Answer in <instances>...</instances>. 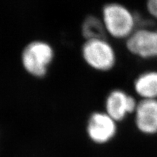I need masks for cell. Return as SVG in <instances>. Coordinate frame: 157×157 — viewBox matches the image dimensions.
I'll use <instances>...</instances> for the list:
<instances>
[{
    "mask_svg": "<svg viewBox=\"0 0 157 157\" xmlns=\"http://www.w3.org/2000/svg\"><path fill=\"white\" fill-rule=\"evenodd\" d=\"M55 58L52 45L42 40H34L25 46L21 52V64L29 75L44 77Z\"/></svg>",
    "mask_w": 157,
    "mask_h": 157,
    "instance_id": "2",
    "label": "cell"
},
{
    "mask_svg": "<svg viewBox=\"0 0 157 157\" xmlns=\"http://www.w3.org/2000/svg\"><path fill=\"white\" fill-rule=\"evenodd\" d=\"M101 17L107 36L116 40L125 41L139 27L138 16L127 6L116 2L103 6Z\"/></svg>",
    "mask_w": 157,
    "mask_h": 157,
    "instance_id": "1",
    "label": "cell"
},
{
    "mask_svg": "<svg viewBox=\"0 0 157 157\" xmlns=\"http://www.w3.org/2000/svg\"><path fill=\"white\" fill-rule=\"evenodd\" d=\"M146 9L150 17L157 21V0H146Z\"/></svg>",
    "mask_w": 157,
    "mask_h": 157,
    "instance_id": "10",
    "label": "cell"
},
{
    "mask_svg": "<svg viewBox=\"0 0 157 157\" xmlns=\"http://www.w3.org/2000/svg\"><path fill=\"white\" fill-rule=\"evenodd\" d=\"M124 44L127 52L137 58L157 59V29L139 26L124 41Z\"/></svg>",
    "mask_w": 157,
    "mask_h": 157,
    "instance_id": "4",
    "label": "cell"
},
{
    "mask_svg": "<svg viewBox=\"0 0 157 157\" xmlns=\"http://www.w3.org/2000/svg\"><path fill=\"white\" fill-rule=\"evenodd\" d=\"M82 56L90 68L103 73L111 71L117 63V51L106 38L86 40L82 47Z\"/></svg>",
    "mask_w": 157,
    "mask_h": 157,
    "instance_id": "3",
    "label": "cell"
},
{
    "mask_svg": "<svg viewBox=\"0 0 157 157\" xmlns=\"http://www.w3.org/2000/svg\"><path fill=\"white\" fill-rule=\"evenodd\" d=\"M135 114L137 129L147 135L157 133V100H139Z\"/></svg>",
    "mask_w": 157,
    "mask_h": 157,
    "instance_id": "7",
    "label": "cell"
},
{
    "mask_svg": "<svg viewBox=\"0 0 157 157\" xmlns=\"http://www.w3.org/2000/svg\"><path fill=\"white\" fill-rule=\"evenodd\" d=\"M90 138L96 143H105L115 136L117 121L104 111H95L90 115L87 126Z\"/></svg>",
    "mask_w": 157,
    "mask_h": 157,
    "instance_id": "6",
    "label": "cell"
},
{
    "mask_svg": "<svg viewBox=\"0 0 157 157\" xmlns=\"http://www.w3.org/2000/svg\"><path fill=\"white\" fill-rule=\"evenodd\" d=\"M133 90L140 100H157V70L138 74L133 81Z\"/></svg>",
    "mask_w": 157,
    "mask_h": 157,
    "instance_id": "8",
    "label": "cell"
},
{
    "mask_svg": "<svg viewBox=\"0 0 157 157\" xmlns=\"http://www.w3.org/2000/svg\"><path fill=\"white\" fill-rule=\"evenodd\" d=\"M82 34L86 40L97 39H105L106 31L101 17L95 15H89L84 19L82 23Z\"/></svg>",
    "mask_w": 157,
    "mask_h": 157,
    "instance_id": "9",
    "label": "cell"
},
{
    "mask_svg": "<svg viewBox=\"0 0 157 157\" xmlns=\"http://www.w3.org/2000/svg\"><path fill=\"white\" fill-rule=\"evenodd\" d=\"M138 101L134 95L119 88L108 93L105 99V112L118 122L123 121L129 114L134 113Z\"/></svg>",
    "mask_w": 157,
    "mask_h": 157,
    "instance_id": "5",
    "label": "cell"
}]
</instances>
